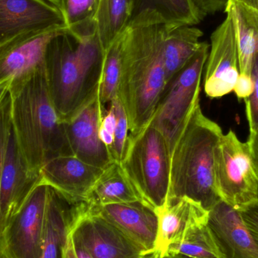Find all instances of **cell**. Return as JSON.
Segmentation results:
<instances>
[{
  "label": "cell",
  "instance_id": "cell-1",
  "mask_svg": "<svg viewBox=\"0 0 258 258\" xmlns=\"http://www.w3.org/2000/svg\"><path fill=\"white\" fill-rule=\"evenodd\" d=\"M167 24L153 13L133 18L122 36L118 97L135 136L150 123L166 86L162 42Z\"/></svg>",
  "mask_w": 258,
  "mask_h": 258
},
{
  "label": "cell",
  "instance_id": "cell-2",
  "mask_svg": "<svg viewBox=\"0 0 258 258\" xmlns=\"http://www.w3.org/2000/svg\"><path fill=\"white\" fill-rule=\"evenodd\" d=\"M104 57L96 34L78 39L64 29L48 42L44 60L45 83L62 122L99 96Z\"/></svg>",
  "mask_w": 258,
  "mask_h": 258
},
{
  "label": "cell",
  "instance_id": "cell-3",
  "mask_svg": "<svg viewBox=\"0 0 258 258\" xmlns=\"http://www.w3.org/2000/svg\"><path fill=\"white\" fill-rule=\"evenodd\" d=\"M12 124L30 169L40 173L54 158L73 155L63 122L48 95L44 66L12 79Z\"/></svg>",
  "mask_w": 258,
  "mask_h": 258
},
{
  "label": "cell",
  "instance_id": "cell-4",
  "mask_svg": "<svg viewBox=\"0 0 258 258\" xmlns=\"http://www.w3.org/2000/svg\"><path fill=\"white\" fill-rule=\"evenodd\" d=\"M223 135L220 125L197 104L171 153L166 203L187 197L209 211L221 200L215 188L214 165L215 149Z\"/></svg>",
  "mask_w": 258,
  "mask_h": 258
},
{
  "label": "cell",
  "instance_id": "cell-5",
  "mask_svg": "<svg viewBox=\"0 0 258 258\" xmlns=\"http://www.w3.org/2000/svg\"><path fill=\"white\" fill-rule=\"evenodd\" d=\"M120 164L144 204L154 210L165 204L169 191L171 153L159 131L149 124L135 136L130 135Z\"/></svg>",
  "mask_w": 258,
  "mask_h": 258
},
{
  "label": "cell",
  "instance_id": "cell-6",
  "mask_svg": "<svg viewBox=\"0 0 258 258\" xmlns=\"http://www.w3.org/2000/svg\"><path fill=\"white\" fill-rule=\"evenodd\" d=\"M209 47L208 42H202L194 57L167 83L149 123L163 135L171 155L194 109L200 104L202 77Z\"/></svg>",
  "mask_w": 258,
  "mask_h": 258
},
{
  "label": "cell",
  "instance_id": "cell-7",
  "mask_svg": "<svg viewBox=\"0 0 258 258\" xmlns=\"http://www.w3.org/2000/svg\"><path fill=\"white\" fill-rule=\"evenodd\" d=\"M215 188L221 200L238 212L258 201V176L248 142L233 130L223 135L215 152Z\"/></svg>",
  "mask_w": 258,
  "mask_h": 258
},
{
  "label": "cell",
  "instance_id": "cell-8",
  "mask_svg": "<svg viewBox=\"0 0 258 258\" xmlns=\"http://www.w3.org/2000/svg\"><path fill=\"white\" fill-rule=\"evenodd\" d=\"M48 188L39 184L5 227L0 236L3 258H42Z\"/></svg>",
  "mask_w": 258,
  "mask_h": 258
},
{
  "label": "cell",
  "instance_id": "cell-9",
  "mask_svg": "<svg viewBox=\"0 0 258 258\" xmlns=\"http://www.w3.org/2000/svg\"><path fill=\"white\" fill-rule=\"evenodd\" d=\"M71 235L93 258H142L144 255L117 227L87 203L79 206Z\"/></svg>",
  "mask_w": 258,
  "mask_h": 258
},
{
  "label": "cell",
  "instance_id": "cell-10",
  "mask_svg": "<svg viewBox=\"0 0 258 258\" xmlns=\"http://www.w3.org/2000/svg\"><path fill=\"white\" fill-rule=\"evenodd\" d=\"M205 67V93L219 98L231 93L239 74V56L233 21L227 14L211 36Z\"/></svg>",
  "mask_w": 258,
  "mask_h": 258
},
{
  "label": "cell",
  "instance_id": "cell-11",
  "mask_svg": "<svg viewBox=\"0 0 258 258\" xmlns=\"http://www.w3.org/2000/svg\"><path fill=\"white\" fill-rule=\"evenodd\" d=\"M42 183L40 173L30 169L11 130L0 177V224L2 233L33 191Z\"/></svg>",
  "mask_w": 258,
  "mask_h": 258
},
{
  "label": "cell",
  "instance_id": "cell-12",
  "mask_svg": "<svg viewBox=\"0 0 258 258\" xmlns=\"http://www.w3.org/2000/svg\"><path fill=\"white\" fill-rule=\"evenodd\" d=\"M62 29L61 10L48 0H0V45L29 32Z\"/></svg>",
  "mask_w": 258,
  "mask_h": 258
},
{
  "label": "cell",
  "instance_id": "cell-13",
  "mask_svg": "<svg viewBox=\"0 0 258 258\" xmlns=\"http://www.w3.org/2000/svg\"><path fill=\"white\" fill-rule=\"evenodd\" d=\"M104 107L97 97L72 119L63 122L73 155L86 163L104 168L115 162L110 150L100 139Z\"/></svg>",
  "mask_w": 258,
  "mask_h": 258
},
{
  "label": "cell",
  "instance_id": "cell-14",
  "mask_svg": "<svg viewBox=\"0 0 258 258\" xmlns=\"http://www.w3.org/2000/svg\"><path fill=\"white\" fill-rule=\"evenodd\" d=\"M104 169L86 163L74 155L48 161L41 168L42 183L74 203H87L91 191Z\"/></svg>",
  "mask_w": 258,
  "mask_h": 258
},
{
  "label": "cell",
  "instance_id": "cell-15",
  "mask_svg": "<svg viewBox=\"0 0 258 258\" xmlns=\"http://www.w3.org/2000/svg\"><path fill=\"white\" fill-rule=\"evenodd\" d=\"M92 207L117 227L144 254L154 252L158 230L154 209L141 202Z\"/></svg>",
  "mask_w": 258,
  "mask_h": 258
},
{
  "label": "cell",
  "instance_id": "cell-16",
  "mask_svg": "<svg viewBox=\"0 0 258 258\" xmlns=\"http://www.w3.org/2000/svg\"><path fill=\"white\" fill-rule=\"evenodd\" d=\"M60 30L29 32L0 45V84L44 66L47 45Z\"/></svg>",
  "mask_w": 258,
  "mask_h": 258
},
{
  "label": "cell",
  "instance_id": "cell-17",
  "mask_svg": "<svg viewBox=\"0 0 258 258\" xmlns=\"http://www.w3.org/2000/svg\"><path fill=\"white\" fill-rule=\"evenodd\" d=\"M208 225L227 258H258V245L240 212L220 200L209 210Z\"/></svg>",
  "mask_w": 258,
  "mask_h": 258
},
{
  "label": "cell",
  "instance_id": "cell-18",
  "mask_svg": "<svg viewBox=\"0 0 258 258\" xmlns=\"http://www.w3.org/2000/svg\"><path fill=\"white\" fill-rule=\"evenodd\" d=\"M158 218L157 236L154 253L159 258L173 257L180 245L188 226L206 212L200 203L187 197L155 209Z\"/></svg>",
  "mask_w": 258,
  "mask_h": 258
},
{
  "label": "cell",
  "instance_id": "cell-19",
  "mask_svg": "<svg viewBox=\"0 0 258 258\" xmlns=\"http://www.w3.org/2000/svg\"><path fill=\"white\" fill-rule=\"evenodd\" d=\"M80 204L73 203L49 186L42 258H63V250Z\"/></svg>",
  "mask_w": 258,
  "mask_h": 258
},
{
  "label": "cell",
  "instance_id": "cell-20",
  "mask_svg": "<svg viewBox=\"0 0 258 258\" xmlns=\"http://www.w3.org/2000/svg\"><path fill=\"white\" fill-rule=\"evenodd\" d=\"M224 10L233 21L239 75L251 77L253 64L258 54V12L236 0H228Z\"/></svg>",
  "mask_w": 258,
  "mask_h": 258
},
{
  "label": "cell",
  "instance_id": "cell-21",
  "mask_svg": "<svg viewBox=\"0 0 258 258\" xmlns=\"http://www.w3.org/2000/svg\"><path fill=\"white\" fill-rule=\"evenodd\" d=\"M203 35V31L195 26L167 24L162 42L166 84L198 51Z\"/></svg>",
  "mask_w": 258,
  "mask_h": 258
},
{
  "label": "cell",
  "instance_id": "cell-22",
  "mask_svg": "<svg viewBox=\"0 0 258 258\" xmlns=\"http://www.w3.org/2000/svg\"><path fill=\"white\" fill-rule=\"evenodd\" d=\"M135 202L143 203L122 165L116 162L104 168L87 200L89 206L95 207Z\"/></svg>",
  "mask_w": 258,
  "mask_h": 258
},
{
  "label": "cell",
  "instance_id": "cell-23",
  "mask_svg": "<svg viewBox=\"0 0 258 258\" xmlns=\"http://www.w3.org/2000/svg\"><path fill=\"white\" fill-rule=\"evenodd\" d=\"M135 5V0H100L95 31L104 51L130 24Z\"/></svg>",
  "mask_w": 258,
  "mask_h": 258
},
{
  "label": "cell",
  "instance_id": "cell-24",
  "mask_svg": "<svg viewBox=\"0 0 258 258\" xmlns=\"http://www.w3.org/2000/svg\"><path fill=\"white\" fill-rule=\"evenodd\" d=\"M209 211L190 223L173 257L181 258H227L208 225Z\"/></svg>",
  "mask_w": 258,
  "mask_h": 258
},
{
  "label": "cell",
  "instance_id": "cell-25",
  "mask_svg": "<svg viewBox=\"0 0 258 258\" xmlns=\"http://www.w3.org/2000/svg\"><path fill=\"white\" fill-rule=\"evenodd\" d=\"M145 12L157 15L171 26H195L206 17L192 0H135L132 19Z\"/></svg>",
  "mask_w": 258,
  "mask_h": 258
},
{
  "label": "cell",
  "instance_id": "cell-26",
  "mask_svg": "<svg viewBox=\"0 0 258 258\" xmlns=\"http://www.w3.org/2000/svg\"><path fill=\"white\" fill-rule=\"evenodd\" d=\"M100 0H61L67 30L78 39L95 34V18Z\"/></svg>",
  "mask_w": 258,
  "mask_h": 258
},
{
  "label": "cell",
  "instance_id": "cell-27",
  "mask_svg": "<svg viewBox=\"0 0 258 258\" xmlns=\"http://www.w3.org/2000/svg\"><path fill=\"white\" fill-rule=\"evenodd\" d=\"M122 36L119 35L104 51L102 77L99 97L104 107L118 96L121 66H122Z\"/></svg>",
  "mask_w": 258,
  "mask_h": 258
},
{
  "label": "cell",
  "instance_id": "cell-28",
  "mask_svg": "<svg viewBox=\"0 0 258 258\" xmlns=\"http://www.w3.org/2000/svg\"><path fill=\"white\" fill-rule=\"evenodd\" d=\"M109 104L113 107L116 118L114 141L112 146L111 154L115 162L121 163L123 159L130 136L128 116L119 97L115 98Z\"/></svg>",
  "mask_w": 258,
  "mask_h": 258
},
{
  "label": "cell",
  "instance_id": "cell-29",
  "mask_svg": "<svg viewBox=\"0 0 258 258\" xmlns=\"http://www.w3.org/2000/svg\"><path fill=\"white\" fill-rule=\"evenodd\" d=\"M12 99L9 90L0 101V177L12 130ZM2 234L0 224V236Z\"/></svg>",
  "mask_w": 258,
  "mask_h": 258
},
{
  "label": "cell",
  "instance_id": "cell-30",
  "mask_svg": "<svg viewBox=\"0 0 258 258\" xmlns=\"http://www.w3.org/2000/svg\"><path fill=\"white\" fill-rule=\"evenodd\" d=\"M251 77L254 83V89L251 95L244 100L249 132H254L258 128V54L253 64Z\"/></svg>",
  "mask_w": 258,
  "mask_h": 258
},
{
  "label": "cell",
  "instance_id": "cell-31",
  "mask_svg": "<svg viewBox=\"0 0 258 258\" xmlns=\"http://www.w3.org/2000/svg\"><path fill=\"white\" fill-rule=\"evenodd\" d=\"M240 214L258 245V201L240 212Z\"/></svg>",
  "mask_w": 258,
  "mask_h": 258
},
{
  "label": "cell",
  "instance_id": "cell-32",
  "mask_svg": "<svg viewBox=\"0 0 258 258\" xmlns=\"http://www.w3.org/2000/svg\"><path fill=\"white\" fill-rule=\"evenodd\" d=\"M254 89L252 77H244L239 74L233 92L239 100H245L251 95Z\"/></svg>",
  "mask_w": 258,
  "mask_h": 258
},
{
  "label": "cell",
  "instance_id": "cell-33",
  "mask_svg": "<svg viewBox=\"0 0 258 258\" xmlns=\"http://www.w3.org/2000/svg\"><path fill=\"white\" fill-rule=\"evenodd\" d=\"M203 15H213L225 9L228 0H192Z\"/></svg>",
  "mask_w": 258,
  "mask_h": 258
},
{
  "label": "cell",
  "instance_id": "cell-34",
  "mask_svg": "<svg viewBox=\"0 0 258 258\" xmlns=\"http://www.w3.org/2000/svg\"><path fill=\"white\" fill-rule=\"evenodd\" d=\"M247 142L249 147L251 161L258 176V128L254 132H249Z\"/></svg>",
  "mask_w": 258,
  "mask_h": 258
},
{
  "label": "cell",
  "instance_id": "cell-35",
  "mask_svg": "<svg viewBox=\"0 0 258 258\" xmlns=\"http://www.w3.org/2000/svg\"><path fill=\"white\" fill-rule=\"evenodd\" d=\"M63 258H77L75 249H74L72 238H71V232H70L69 236H68L64 250H63Z\"/></svg>",
  "mask_w": 258,
  "mask_h": 258
},
{
  "label": "cell",
  "instance_id": "cell-36",
  "mask_svg": "<svg viewBox=\"0 0 258 258\" xmlns=\"http://www.w3.org/2000/svg\"><path fill=\"white\" fill-rule=\"evenodd\" d=\"M72 240L77 258H93L92 257V256L88 252L87 250H86V248L81 245V244L76 242V241H74L73 239Z\"/></svg>",
  "mask_w": 258,
  "mask_h": 258
},
{
  "label": "cell",
  "instance_id": "cell-37",
  "mask_svg": "<svg viewBox=\"0 0 258 258\" xmlns=\"http://www.w3.org/2000/svg\"><path fill=\"white\" fill-rule=\"evenodd\" d=\"M258 12V0H236Z\"/></svg>",
  "mask_w": 258,
  "mask_h": 258
},
{
  "label": "cell",
  "instance_id": "cell-38",
  "mask_svg": "<svg viewBox=\"0 0 258 258\" xmlns=\"http://www.w3.org/2000/svg\"><path fill=\"white\" fill-rule=\"evenodd\" d=\"M9 83H10V81L5 82V83L0 84V101H1L4 95H6V92L9 90Z\"/></svg>",
  "mask_w": 258,
  "mask_h": 258
},
{
  "label": "cell",
  "instance_id": "cell-39",
  "mask_svg": "<svg viewBox=\"0 0 258 258\" xmlns=\"http://www.w3.org/2000/svg\"><path fill=\"white\" fill-rule=\"evenodd\" d=\"M142 258H159L154 252L150 253V254H144Z\"/></svg>",
  "mask_w": 258,
  "mask_h": 258
},
{
  "label": "cell",
  "instance_id": "cell-40",
  "mask_svg": "<svg viewBox=\"0 0 258 258\" xmlns=\"http://www.w3.org/2000/svg\"><path fill=\"white\" fill-rule=\"evenodd\" d=\"M48 1L51 2L53 4L56 5L57 7L60 8V5H61V0H48Z\"/></svg>",
  "mask_w": 258,
  "mask_h": 258
},
{
  "label": "cell",
  "instance_id": "cell-41",
  "mask_svg": "<svg viewBox=\"0 0 258 258\" xmlns=\"http://www.w3.org/2000/svg\"><path fill=\"white\" fill-rule=\"evenodd\" d=\"M168 258H181L179 257H168Z\"/></svg>",
  "mask_w": 258,
  "mask_h": 258
},
{
  "label": "cell",
  "instance_id": "cell-42",
  "mask_svg": "<svg viewBox=\"0 0 258 258\" xmlns=\"http://www.w3.org/2000/svg\"><path fill=\"white\" fill-rule=\"evenodd\" d=\"M0 258H3V256H2L1 254H0Z\"/></svg>",
  "mask_w": 258,
  "mask_h": 258
}]
</instances>
